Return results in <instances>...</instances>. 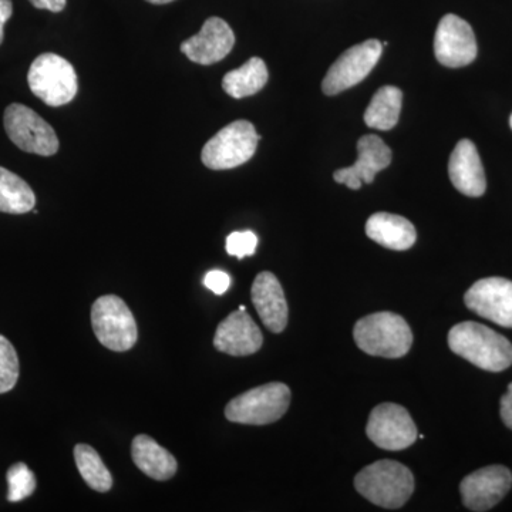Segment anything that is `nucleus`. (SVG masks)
Listing matches in <instances>:
<instances>
[{"instance_id": "1", "label": "nucleus", "mask_w": 512, "mask_h": 512, "mask_svg": "<svg viewBox=\"0 0 512 512\" xmlns=\"http://www.w3.org/2000/svg\"><path fill=\"white\" fill-rule=\"evenodd\" d=\"M448 346L456 355L487 372H503L512 365V343L477 322H461L448 333Z\"/></svg>"}, {"instance_id": "2", "label": "nucleus", "mask_w": 512, "mask_h": 512, "mask_svg": "<svg viewBox=\"0 0 512 512\" xmlns=\"http://www.w3.org/2000/svg\"><path fill=\"white\" fill-rule=\"evenodd\" d=\"M355 487L357 493L377 507L397 510L412 497L414 477L399 461L380 460L357 474Z\"/></svg>"}, {"instance_id": "3", "label": "nucleus", "mask_w": 512, "mask_h": 512, "mask_svg": "<svg viewBox=\"0 0 512 512\" xmlns=\"http://www.w3.org/2000/svg\"><path fill=\"white\" fill-rule=\"evenodd\" d=\"M357 348L370 356L399 359L413 345V333L406 320L393 312H377L357 320L353 329Z\"/></svg>"}, {"instance_id": "4", "label": "nucleus", "mask_w": 512, "mask_h": 512, "mask_svg": "<svg viewBox=\"0 0 512 512\" xmlns=\"http://www.w3.org/2000/svg\"><path fill=\"white\" fill-rule=\"evenodd\" d=\"M291 404V389L284 383L262 384L239 394L225 407V417L232 423L265 426L285 416Z\"/></svg>"}, {"instance_id": "5", "label": "nucleus", "mask_w": 512, "mask_h": 512, "mask_svg": "<svg viewBox=\"0 0 512 512\" xmlns=\"http://www.w3.org/2000/svg\"><path fill=\"white\" fill-rule=\"evenodd\" d=\"M30 90L50 107L69 104L79 90L72 63L55 53H43L33 60L28 74Z\"/></svg>"}, {"instance_id": "6", "label": "nucleus", "mask_w": 512, "mask_h": 512, "mask_svg": "<svg viewBox=\"0 0 512 512\" xmlns=\"http://www.w3.org/2000/svg\"><path fill=\"white\" fill-rule=\"evenodd\" d=\"M261 136L254 124L238 120L222 128L202 148L201 160L210 170H231L254 157Z\"/></svg>"}, {"instance_id": "7", "label": "nucleus", "mask_w": 512, "mask_h": 512, "mask_svg": "<svg viewBox=\"0 0 512 512\" xmlns=\"http://www.w3.org/2000/svg\"><path fill=\"white\" fill-rule=\"evenodd\" d=\"M92 325L97 340L113 352H127L137 343L136 319L119 296L104 295L94 302Z\"/></svg>"}, {"instance_id": "8", "label": "nucleus", "mask_w": 512, "mask_h": 512, "mask_svg": "<svg viewBox=\"0 0 512 512\" xmlns=\"http://www.w3.org/2000/svg\"><path fill=\"white\" fill-rule=\"evenodd\" d=\"M3 123L10 141L25 153L50 157L59 151L56 131L25 104L13 103L6 107Z\"/></svg>"}, {"instance_id": "9", "label": "nucleus", "mask_w": 512, "mask_h": 512, "mask_svg": "<svg viewBox=\"0 0 512 512\" xmlns=\"http://www.w3.org/2000/svg\"><path fill=\"white\" fill-rule=\"evenodd\" d=\"M382 53L383 45L376 39L350 47L330 66L328 74L323 79V93L336 96L363 82L375 69Z\"/></svg>"}, {"instance_id": "10", "label": "nucleus", "mask_w": 512, "mask_h": 512, "mask_svg": "<svg viewBox=\"0 0 512 512\" xmlns=\"http://www.w3.org/2000/svg\"><path fill=\"white\" fill-rule=\"evenodd\" d=\"M366 434L383 450H406L417 440V427L410 413L400 404L382 403L370 413Z\"/></svg>"}, {"instance_id": "11", "label": "nucleus", "mask_w": 512, "mask_h": 512, "mask_svg": "<svg viewBox=\"0 0 512 512\" xmlns=\"http://www.w3.org/2000/svg\"><path fill=\"white\" fill-rule=\"evenodd\" d=\"M477 53L476 35L466 20L451 13L444 16L434 36V55L439 63L458 69L473 63Z\"/></svg>"}, {"instance_id": "12", "label": "nucleus", "mask_w": 512, "mask_h": 512, "mask_svg": "<svg viewBox=\"0 0 512 512\" xmlns=\"http://www.w3.org/2000/svg\"><path fill=\"white\" fill-rule=\"evenodd\" d=\"M464 302L481 318L512 328V282L508 279H480L468 289Z\"/></svg>"}, {"instance_id": "13", "label": "nucleus", "mask_w": 512, "mask_h": 512, "mask_svg": "<svg viewBox=\"0 0 512 512\" xmlns=\"http://www.w3.org/2000/svg\"><path fill=\"white\" fill-rule=\"evenodd\" d=\"M512 487V473L504 466H490L474 471L461 481L460 493L468 510H491Z\"/></svg>"}, {"instance_id": "14", "label": "nucleus", "mask_w": 512, "mask_h": 512, "mask_svg": "<svg viewBox=\"0 0 512 512\" xmlns=\"http://www.w3.org/2000/svg\"><path fill=\"white\" fill-rule=\"evenodd\" d=\"M392 163V150L384 144L382 138L363 136L357 143V160L352 167L335 171L336 183L346 184L350 190H360L362 184H372L376 174Z\"/></svg>"}, {"instance_id": "15", "label": "nucleus", "mask_w": 512, "mask_h": 512, "mask_svg": "<svg viewBox=\"0 0 512 512\" xmlns=\"http://www.w3.org/2000/svg\"><path fill=\"white\" fill-rule=\"evenodd\" d=\"M234 45L231 26L221 18H210L205 20L200 33L181 43V52L191 62L210 66L225 59Z\"/></svg>"}, {"instance_id": "16", "label": "nucleus", "mask_w": 512, "mask_h": 512, "mask_svg": "<svg viewBox=\"0 0 512 512\" xmlns=\"http://www.w3.org/2000/svg\"><path fill=\"white\" fill-rule=\"evenodd\" d=\"M264 345V336L254 319L245 311L232 312L218 325L215 349L229 356L254 355Z\"/></svg>"}, {"instance_id": "17", "label": "nucleus", "mask_w": 512, "mask_h": 512, "mask_svg": "<svg viewBox=\"0 0 512 512\" xmlns=\"http://www.w3.org/2000/svg\"><path fill=\"white\" fill-rule=\"evenodd\" d=\"M251 296L266 329L272 333L284 332L288 325L289 311L284 289L278 278L272 272H261L252 285Z\"/></svg>"}, {"instance_id": "18", "label": "nucleus", "mask_w": 512, "mask_h": 512, "mask_svg": "<svg viewBox=\"0 0 512 512\" xmlns=\"http://www.w3.org/2000/svg\"><path fill=\"white\" fill-rule=\"evenodd\" d=\"M448 175L456 190L467 197H481L487 188V180L476 144L471 140L458 141L448 163Z\"/></svg>"}, {"instance_id": "19", "label": "nucleus", "mask_w": 512, "mask_h": 512, "mask_svg": "<svg viewBox=\"0 0 512 512\" xmlns=\"http://www.w3.org/2000/svg\"><path fill=\"white\" fill-rule=\"evenodd\" d=\"M367 237L393 251H406L417 239L414 225L400 215L377 212L366 222Z\"/></svg>"}, {"instance_id": "20", "label": "nucleus", "mask_w": 512, "mask_h": 512, "mask_svg": "<svg viewBox=\"0 0 512 512\" xmlns=\"http://www.w3.org/2000/svg\"><path fill=\"white\" fill-rule=\"evenodd\" d=\"M131 457L134 464L153 480L167 481L177 473L178 464L173 454L146 434L133 440Z\"/></svg>"}, {"instance_id": "21", "label": "nucleus", "mask_w": 512, "mask_h": 512, "mask_svg": "<svg viewBox=\"0 0 512 512\" xmlns=\"http://www.w3.org/2000/svg\"><path fill=\"white\" fill-rule=\"evenodd\" d=\"M268 82V69L264 60L252 57L244 66L225 74L222 89L234 99L254 96L261 92Z\"/></svg>"}, {"instance_id": "22", "label": "nucleus", "mask_w": 512, "mask_h": 512, "mask_svg": "<svg viewBox=\"0 0 512 512\" xmlns=\"http://www.w3.org/2000/svg\"><path fill=\"white\" fill-rule=\"evenodd\" d=\"M403 93L394 86H384L373 96L365 111L367 127L380 131H389L399 123L402 111Z\"/></svg>"}, {"instance_id": "23", "label": "nucleus", "mask_w": 512, "mask_h": 512, "mask_svg": "<svg viewBox=\"0 0 512 512\" xmlns=\"http://www.w3.org/2000/svg\"><path fill=\"white\" fill-rule=\"evenodd\" d=\"M36 195L25 180L0 167V212L26 214L33 211Z\"/></svg>"}, {"instance_id": "24", "label": "nucleus", "mask_w": 512, "mask_h": 512, "mask_svg": "<svg viewBox=\"0 0 512 512\" xmlns=\"http://www.w3.org/2000/svg\"><path fill=\"white\" fill-rule=\"evenodd\" d=\"M74 461H76L77 470L90 488L99 493H107L111 490L113 477L93 447L77 444L74 447Z\"/></svg>"}, {"instance_id": "25", "label": "nucleus", "mask_w": 512, "mask_h": 512, "mask_svg": "<svg viewBox=\"0 0 512 512\" xmlns=\"http://www.w3.org/2000/svg\"><path fill=\"white\" fill-rule=\"evenodd\" d=\"M6 480H8L10 503H19L35 493L36 477L25 463L13 464L6 474Z\"/></svg>"}, {"instance_id": "26", "label": "nucleus", "mask_w": 512, "mask_h": 512, "mask_svg": "<svg viewBox=\"0 0 512 512\" xmlns=\"http://www.w3.org/2000/svg\"><path fill=\"white\" fill-rule=\"evenodd\" d=\"M19 375L18 352L5 336L0 335V394L15 389Z\"/></svg>"}, {"instance_id": "27", "label": "nucleus", "mask_w": 512, "mask_h": 512, "mask_svg": "<svg viewBox=\"0 0 512 512\" xmlns=\"http://www.w3.org/2000/svg\"><path fill=\"white\" fill-rule=\"evenodd\" d=\"M256 247H258V237L252 231L232 232L225 245L228 254L237 256L238 259L254 255Z\"/></svg>"}, {"instance_id": "28", "label": "nucleus", "mask_w": 512, "mask_h": 512, "mask_svg": "<svg viewBox=\"0 0 512 512\" xmlns=\"http://www.w3.org/2000/svg\"><path fill=\"white\" fill-rule=\"evenodd\" d=\"M204 285L215 295H224L231 286V278H229L227 272L215 269V271H210L205 275Z\"/></svg>"}, {"instance_id": "29", "label": "nucleus", "mask_w": 512, "mask_h": 512, "mask_svg": "<svg viewBox=\"0 0 512 512\" xmlns=\"http://www.w3.org/2000/svg\"><path fill=\"white\" fill-rule=\"evenodd\" d=\"M500 414L505 426L512 430V383L508 384L507 393L501 397Z\"/></svg>"}, {"instance_id": "30", "label": "nucleus", "mask_w": 512, "mask_h": 512, "mask_svg": "<svg viewBox=\"0 0 512 512\" xmlns=\"http://www.w3.org/2000/svg\"><path fill=\"white\" fill-rule=\"evenodd\" d=\"M13 3L12 0H0V45L5 39V25L12 18Z\"/></svg>"}, {"instance_id": "31", "label": "nucleus", "mask_w": 512, "mask_h": 512, "mask_svg": "<svg viewBox=\"0 0 512 512\" xmlns=\"http://www.w3.org/2000/svg\"><path fill=\"white\" fill-rule=\"evenodd\" d=\"M37 9L49 10V12L59 13L66 8L67 0H29Z\"/></svg>"}, {"instance_id": "32", "label": "nucleus", "mask_w": 512, "mask_h": 512, "mask_svg": "<svg viewBox=\"0 0 512 512\" xmlns=\"http://www.w3.org/2000/svg\"><path fill=\"white\" fill-rule=\"evenodd\" d=\"M148 3H153V5H165V3L174 2V0H147Z\"/></svg>"}, {"instance_id": "33", "label": "nucleus", "mask_w": 512, "mask_h": 512, "mask_svg": "<svg viewBox=\"0 0 512 512\" xmlns=\"http://www.w3.org/2000/svg\"><path fill=\"white\" fill-rule=\"evenodd\" d=\"M510 124H511V128H512V116H511V119H510Z\"/></svg>"}]
</instances>
